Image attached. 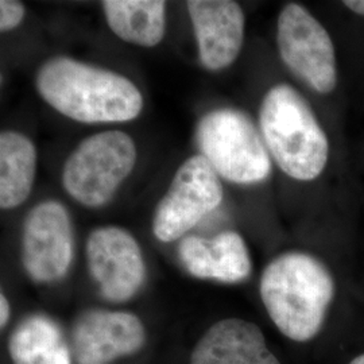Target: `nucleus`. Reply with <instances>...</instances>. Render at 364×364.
Masks as SVG:
<instances>
[{
  "label": "nucleus",
  "mask_w": 364,
  "mask_h": 364,
  "mask_svg": "<svg viewBox=\"0 0 364 364\" xmlns=\"http://www.w3.org/2000/svg\"><path fill=\"white\" fill-rule=\"evenodd\" d=\"M36 85L48 105L80 123L129 122L144 108L142 93L131 80L68 57L41 66Z\"/></svg>",
  "instance_id": "f257e3e1"
},
{
  "label": "nucleus",
  "mask_w": 364,
  "mask_h": 364,
  "mask_svg": "<svg viewBox=\"0 0 364 364\" xmlns=\"http://www.w3.org/2000/svg\"><path fill=\"white\" fill-rule=\"evenodd\" d=\"M335 296L326 264L304 252L279 255L260 278V297L277 328L294 341H309L323 328Z\"/></svg>",
  "instance_id": "f03ea898"
},
{
  "label": "nucleus",
  "mask_w": 364,
  "mask_h": 364,
  "mask_svg": "<svg viewBox=\"0 0 364 364\" xmlns=\"http://www.w3.org/2000/svg\"><path fill=\"white\" fill-rule=\"evenodd\" d=\"M259 126L269 154L289 177L313 181L324 171L329 156L326 134L293 87L278 84L266 93Z\"/></svg>",
  "instance_id": "7ed1b4c3"
},
{
  "label": "nucleus",
  "mask_w": 364,
  "mask_h": 364,
  "mask_svg": "<svg viewBox=\"0 0 364 364\" xmlns=\"http://www.w3.org/2000/svg\"><path fill=\"white\" fill-rule=\"evenodd\" d=\"M196 139L201 156L215 171L235 183H257L267 178L272 161L267 147L251 119L231 108L203 117Z\"/></svg>",
  "instance_id": "20e7f679"
},
{
  "label": "nucleus",
  "mask_w": 364,
  "mask_h": 364,
  "mask_svg": "<svg viewBox=\"0 0 364 364\" xmlns=\"http://www.w3.org/2000/svg\"><path fill=\"white\" fill-rule=\"evenodd\" d=\"M136 162V146L126 132L105 131L88 136L68 156L63 183L87 207L105 204Z\"/></svg>",
  "instance_id": "39448f33"
},
{
  "label": "nucleus",
  "mask_w": 364,
  "mask_h": 364,
  "mask_svg": "<svg viewBox=\"0 0 364 364\" xmlns=\"http://www.w3.org/2000/svg\"><path fill=\"white\" fill-rule=\"evenodd\" d=\"M277 45L284 64L317 93L338 84L336 53L331 36L299 3H289L278 16Z\"/></svg>",
  "instance_id": "423d86ee"
},
{
  "label": "nucleus",
  "mask_w": 364,
  "mask_h": 364,
  "mask_svg": "<svg viewBox=\"0 0 364 364\" xmlns=\"http://www.w3.org/2000/svg\"><path fill=\"white\" fill-rule=\"evenodd\" d=\"M221 200L219 174L208 161L203 156L186 159L156 205L154 234L162 242L177 240L218 208Z\"/></svg>",
  "instance_id": "0eeeda50"
},
{
  "label": "nucleus",
  "mask_w": 364,
  "mask_h": 364,
  "mask_svg": "<svg viewBox=\"0 0 364 364\" xmlns=\"http://www.w3.org/2000/svg\"><path fill=\"white\" fill-rule=\"evenodd\" d=\"M73 258L72 223L65 207L43 201L30 210L23 227V264L37 282L65 275Z\"/></svg>",
  "instance_id": "6e6552de"
},
{
  "label": "nucleus",
  "mask_w": 364,
  "mask_h": 364,
  "mask_svg": "<svg viewBox=\"0 0 364 364\" xmlns=\"http://www.w3.org/2000/svg\"><path fill=\"white\" fill-rule=\"evenodd\" d=\"M92 277L102 294L114 302L130 299L142 287L144 262L138 242L117 227L95 230L87 243Z\"/></svg>",
  "instance_id": "1a4fd4ad"
},
{
  "label": "nucleus",
  "mask_w": 364,
  "mask_h": 364,
  "mask_svg": "<svg viewBox=\"0 0 364 364\" xmlns=\"http://www.w3.org/2000/svg\"><path fill=\"white\" fill-rule=\"evenodd\" d=\"M195 30L201 64L221 70L237 58L245 39V14L231 0H191L186 3Z\"/></svg>",
  "instance_id": "9d476101"
},
{
  "label": "nucleus",
  "mask_w": 364,
  "mask_h": 364,
  "mask_svg": "<svg viewBox=\"0 0 364 364\" xmlns=\"http://www.w3.org/2000/svg\"><path fill=\"white\" fill-rule=\"evenodd\" d=\"M72 340L78 364H108L138 351L144 329L130 313L92 311L78 318Z\"/></svg>",
  "instance_id": "9b49d317"
},
{
  "label": "nucleus",
  "mask_w": 364,
  "mask_h": 364,
  "mask_svg": "<svg viewBox=\"0 0 364 364\" xmlns=\"http://www.w3.org/2000/svg\"><path fill=\"white\" fill-rule=\"evenodd\" d=\"M191 364H281L269 350L258 326L242 318H225L200 338Z\"/></svg>",
  "instance_id": "f8f14e48"
},
{
  "label": "nucleus",
  "mask_w": 364,
  "mask_h": 364,
  "mask_svg": "<svg viewBox=\"0 0 364 364\" xmlns=\"http://www.w3.org/2000/svg\"><path fill=\"white\" fill-rule=\"evenodd\" d=\"M178 254L186 270L203 279L235 284L246 279L251 272L247 246L243 237L232 231L210 240L188 236L180 243Z\"/></svg>",
  "instance_id": "ddd939ff"
},
{
  "label": "nucleus",
  "mask_w": 364,
  "mask_h": 364,
  "mask_svg": "<svg viewBox=\"0 0 364 364\" xmlns=\"http://www.w3.org/2000/svg\"><path fill=\"white\" fill-rule=\"evenodd\" d=\"M102 7L109 28L126 42L151 48L165 36V1L105 0Z\"/></svg>",
  "instance_id": "4468645a"
},
{
  "label": "nucleus",
  "mask_w": 364,
  "mask_h": 364,
  "mask_svg": "<svg viewBox=\"0 0 364 364\" xmlns=\"http://www.w3.org/2000/svg\"><path fill=\"white\" fill-rule=\"evenodd\" d=\"M37 171V150L21 132L0 135V207L11 209L25 203Z\"/></svg>",
  "instance_id": "2eb2a0df"
},
{
  "label": "nucleus",
  "mask_w": 364,
  "mask_h": 364,
  "mask_svg": "<svg viewBox=\"0 0 364 364\" xmlns=\"http://www.w3.org/2000/svg\"><path fill=\"white\" fill-rule=\"evenodd\" d=\"M9 347L14 364H70L63 333L43 316L23 320L14 331Z\"/></svg>",
  "instance_id": "dca6fc26"
},
{
  "label": "nucleus",
  "mask_w": 364,
  "mask_h": 364,
  "mask_svg": "<svg viewBox=\"0 0 364 364\" xmlns=\"http://www.w3.org/2000/svg\"><path fill=\"white\" fill-rule=\"evenodd\" d=\"M25 16V6L15 0L0 1V30L9 31L18 26Z\"/></svg>",
  "instance_id": "f3484780"
},
{
  "label": "nucleus",
  "mask_w": 364,
  "mask_h": 364,
  "mask_svg": "<svg viewBox=\"0 0 364 364\" xmlns=\"http://www.w3.org/2000/svg\"><path fill=\"white\" fill-rule=\"evenodd\" d=\"M343 4L353 13L364 15V0H344Z\"/></svg>",
  "instance_id": "a211bd4d"
},
{
  "label": "nucleus",
  "mask_w": 364,
  "mask_h": 364,
  "mask_svg": "<svg viewBox=\"0 0 364 364\" xmlns=\"http://www.w3.org/2000/svg\"><path fill=\"white\" fill-rule=\"evenodd\" d=\"M0 312H1L0 323H1V326H6V323H7V320H9V316H10L9 301H7V299H6L4 296H1V297H0Z\"/></svg>",
  "instance_id": "6ab92c4d"
},
{
  "label": "nucleus",
  "mask_w": 364,
  "mask_h": 364,
  "mask_svg": "<svg viewBox=\"0 0 364 364\" xmlns=\"http://www.w3.org/2000/svg\"><path fill=\"white\" fill-rule=\"evenodd\" d=\"M350 364H364V353L359 355V356H356L355 359H352L351 363Z\"/></svg>",
  "instance_id": "aec40b11"
}]
</instances>
